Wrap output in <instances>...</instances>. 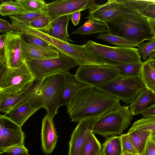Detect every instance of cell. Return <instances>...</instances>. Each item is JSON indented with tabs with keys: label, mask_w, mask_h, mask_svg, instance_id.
Listing matches in <instances>:
<instances>
[{
	"label": "cell",
	"mask_w": 155,
	"mask_h": 155,
	"mask_svg": "<svg viewBox=\"0 0 155 155\" xmlns=\"http://www.w3.org/2000/svg\"><path fill=\"white\" fill-rule=\"evenodd\" d=\"M107 32L140 44L154 38L148 22L139 13L121 15L105 23Z\"/></svg>",
	"instance_id": "3957f363"
},
{
	"label": "cell",
	"mask_w": 155,
	"mask_h": 155,
	"mask_svg": "<svg viewBox=\"0 0 155 155\" xmlns=\"http://www.w3.org/2000/svg\"><path fill=\"white\" fill-rule=\"evenodd\" d=\"M107 30L105 23L91 18L86 21L84 24L71 35L79 34L90 35L97 33H107Z\"/></svg>",
	"instance_id": "7402d4cb"
},
{
	"label": "cell",
	"mask_w": 155,
	"mask_h": 155,
	"mask_svg": "<svg viewBox=\"0 0 155 155\" xmlns=\"http://www.w3.org/2000/svg\"><path fill=\"white\" fill-rule=\"evenodd\" d=\"M122 155H136L127 152H126L122 154Z\"/></svg>",
	"instance_id": "681fc988"
},
{
	"label": "cell",
	"mask_w": 155,
	"mask_h": 155,
	"mask_svg": "<svg viewBox=\"0 0 155 155\" xmlns=\"http://www.w3.org/2000/svg\"><path fill=\"white\" fill-rule=\"evenodd\" d=\"M5 34L0 36V65L6 66L4 62Z\"/></svg>",
	"instance_id": "b9f144b4"
},
{
	"label": "cell",
	"mask_w": 155,
	"mask_h": 155,
	"mask_svg": "<svg viewBox=\"0 0 155 155\" xmlns=\"http://www.w3.org/2000/svg\"><path fill=\"white\" fill-rule=\"evenodd\" d=\"M151 133L149 131L137 130L128 131L127 133L131 141L139 155L142 153Z\"/></svg>",
	"instance_id": "cb8c5ba5"
},
{
	"label": "cell",
	"mask_w": 155,
	"mask_h": 155,
	"mask_svg": "<svg viewBox=\"0 0 155 155\" xmlns=\"http://www.w3.org/2000/svg\"><path fill=\"white\" fill-rule=\"evenodd\" d=\"M0 155H15L13 154L12 153L5 152L2 151L0 152ZM18 155H30L28 153H24L23 154H20Z\"/></svg>",
	"instance_id": "7dc6e473"
},
{
	"label": "cell",
	"mask_w": 155,
	"mask_h": 155,
	"mask_svg": "<svg viewBox=\"0 0 155 155\" xmlns=\"http://www.w3.org/2000/svg\"><path fill=\"white\" fill-rule=\"evenodd\" d=\"M147 61L155 70V54H152Z\"/></svg>",
	"instance_id": "bcb514c9"
},
{
	"label": "cell",
	"mask_w": 155,
	"mask_h": 155,
	"mask_svg": "<svg viewBox=\"0 0 155 155\" xmlns=\"http://www.w3.org/2000/svg\"><path fill=\"white\" fill-rule=\"evenodd\" d=\"M75 75L79 81L93 87L104 85L120 76L112 66L98 65L80 66Z\"/></svg>",
	"instance_id": "9c48e42d"
},
{
	"label": "cell",
	"mask_w": 155,
	"mask_h": 155,
	"mask_svg": "<svg viewBox=\"0 0 155 155\" xmlns=\"http://www.w3.org/2000/svg\"><path fill=\"white\" fill-rule=\"evenodd\" d=\"M50 23L49 18L46 15L38 17L27 24L33 28L45 32L49 28Z\"/></svg>",
	"instance_id": "d6a6232c"
},
{
	"label": "cell",
	"mask_w": 155,
	"mask_h": 155,
	"mask_svg": "<svg viewBox=\"0 0 155 155\" xmlns=\"http://www.w3.org/2000/svg\"><path fill=\"white\" fill-rule=\"evenodd\" d=\"M53 119L46 114L42 121L41 149L46 155L50 154L53 151L58 139Z\"/></svg>",
	"instance_id": "2e32d148"
},
{
	"label": "cell",
	"mask_w": 155,
	"mask_h": 155,
	"mask_svg": "<svg viewBox=\"0 0 155 155\" xmlns=\"http://www.w3.org/2000/svg\"><path fill=\"white\" fill-rule=\"evenodd\" d=\"M101 155H122V149L120 136L107 138L103 144Z\"/></svg>",
	"instance_id": "603a6c76"
},
{
	"label": "cell",
	"mask_w": 155,
	"mask_h": 155,
	"mask_svg": "<svg viewBox=\"0 0 155 155\" xmlns=\"http://www.w3.org/2000/svg\"><path fill=\"white\" fill-rule=\"evenodd\" d=\"M141 78L146 88L155 94V70L147 60L143 62Z\"/></svg>",
	"instance_id": "d4e9b609"
},
{
	"label": "cell",
	"mask_w": 155,
	"mask_h": 155,
	"mask_svg": "<svg viewBox=\"0 0 155 155\" xmlns=\"http://www.w3.org/2000/svg\"><path fill=\"white\" fill-rule=\"evenodd\" d=\"M101 144L92 132L88 137L82 155H101Z\"/></svg>",
	"instance_id": "f546056e"
},
{
	"label": "cell",
	"mask_w": 155,
	"mask_h": 155,
	"mask_svg": "<svg viewBox=\"0 0 155 155\" xmlns=\"http://www.w3.org/2000/svg\"><path fill=\"white\" fill-rule=\"evenodd\" d=\"M59 53L58 57L52 59L25 61L35 77V81L62 74L78 65L69 56L59 51Z\"/></svg>",
	"instance_id": "ba28073f"
},
{
	"label": "cell",
	"mask_w": 155,
	"mask_h": 155,
	"mask_svg": "<svg viewBox=\"0 0 155 155\" xmlns=\"http://www.w3.org/2000/svg\"><path fill=\"white\" fill-rule=\"evenodd\" d=\"M120 99L95 87L83 89L76 93L66 106L72 122L98 118L122 106Z\"/></svg>",
	"instance_id": "6da1fadb"
},
{
	"label": "cell",
	"mask_w": 155,
	"mask_h": 155,
	"mask_svg": "<svg viewBox=\"0 0 155 155\" xmlns=\"http://www.w3.org/2000/svg\"><path fill=\"white\" fill-rule=\"evenodd\" d=\"M86 48L102 59L108 66L141 62L137 48L130 47L110 46L88 40Z\"/></svg>",
	"instance_id": "277c9868"
},
{
	"label": "cell",
	"mask_w": 155,
	"mask_h": 155,
	"mask_svg": "<svg viewBox=\"0 0 155 155\" xmlns=\"http://www.w3.org/2000/svg\"><path fill=\"white\" fill-rule=\"evenodd\" d=\"M27 91L12 94H6L0 91V111L5 114L20 103L28 100Z\"/></svg>",
	"instance_id": "44dd1931"
},
{
	"label": "cell",
	"mask_w": 155,
	"mask_h": 155,
	"mask_svg": "<svg viewBox=\"0 0 155 155\" xmlns=\"http://www.w3.org/2000/svg\"><path fill=\"white\" fill-rule=\"evenodd\" d=\"M11 31H19L17 28L8 21L0 19V32L6 33Z\"/></svg>",
	"instance_id": "f35d334b"
},
{
	"label": "cell",
	"mask_w": 155,
	"mask_h": 155,
	"mask_svg": "<svg viewBox=\"0 0 155 155\" xmlns=\"http://www.w3.org/2000/svg\"><path fill=\"white\" fill-rule=\"evenodd\" d=\"M35 81V76L25 61L19 67H6L0 71V91L9 94L26 91Z\"/></svg>",
	"instance_id": "8992f818"
},
{
	"label": "cell",
	"mask_w": 155,
	"mask_h": 155,
	"mask_svg": "<svg viewBox=\"0 0 155 155\" xmlns=\"http://www.w3.org/2000/svg\"><path fill=\"white\" fill-rule=\"evenodd\" d=\"M21 45L22 57L25 61L48 60L59 56V51L52 46H44L28 43L21 38Z\"/></svg>",
	"instance_id": "9a60e30c"
},
{
	"label": "cell",
	"mask_w": 155,
	"mask_h": 155,
	"mask_svg": "<svg viewBox=\"0 0 155 155\" xmlns=\"http://www.w3.org/2000/svg\"><path fill=\"white\" fill-rule=\"evenodd\" d=\"M155 102V94L147 88L142 91L129 106L132 115L141 114L149 104Z\"/></svg>",
	"instance_id": "ffe728a7"
},
{
	"label": "cell",
	"mask_w": 155,
	"mask_h": 155,
	"mask_svg": "<svg viewBox=\"0 0 155 155\" xmlns=\"http://www.w3.org/2000/svg\"><path fill=\"white\" fill-rule=\"evenodd\" d=\"M81 11H79L73 13L71 14V20L74 26L78 25L81 18Z\"/></svg>",
	"instance_id": "ee69618b"
},
{
	"label": "cell",
	"mask_w": 155,
	"mask_h": 155,
	"mask_svg": "<svg viewBox=\"0 0 155 155\" xmlns=\"http://www.w3.org/2000/svg\"><path fill=\"white\" fill-rule=\"evenodd\" d=\"M138 47L140 56L143 60H145L155 51V38L147 42L140 44Z\"/></svg>",
	"instance_id": "1f68e13d"
},
{
	"label": "cell",
	"mask_w": 155,
	"mask_h": 155,
	"mask_svg": "<svg viewBox=\"0 0 155 155\" xmlns=\"http://www.w3.org/2000/svg\"><path fill=\"white\" fill-rule=\"evenodd\" d=\"M154 53L155 54V52Z\"/></svg>",
	"instance_id": "f907efd6"
},
{
	"label": "cell",
	"mask_w": 155,
	"mask_h": 155,
	"mask_svg": "<svg viewBox=\"0 0 155 155\" xmlns=\"http://www.w3.org/2000/svg\"><path fill=\"white\" fill-rule=\"evenodd\" d=\"M121 100L127 104H131L137 96L146 88L140 77L120 76L107 84L95 87Z\"/></svg>",
	"instance_id": "52a82bcc"
},
{
	"label": "cell",
	"mask_w": 155,
	"mask_h": 155,
	"mask_svg": "<svg viewBox=\"0 0 155 155\" xmlns=\"http://www.w3.org/2000/svg\"><path fill=\"white\" fill-rule=\"evenodd\" d=\"M96 3L94 0H57L47 4L45 12L51 23L61 16L89 9Z\"/></svg>",
	"instance_id": "8fae6325"
},
{
	"label": "cell",
	"mask_w": 155,
	"mask_h": 155,
	"mask_svg": "<svg viewBox=\"0 0 155 155\" xmlns=\"http://www.w3.org/2000/svg\"><path fill=\"white\" fill-rule=\"evenodd\" d=\"M25 133L21 127L5 115H0V152L8 148L24 145Z\"/></svg>",
	"instance_id": "7c38bea8"
},
{
	"label": "cell",
	"mask_w": 155,
	"mask_h": 155,
	"mask_svg": "<svg viewBox=\"0 0 155 155\" xmlns=\"http://www.w3.org/2000/svg\"><path fill=\"white\" fill-rule=\"evenodd\" d=\"M38 109L32 108L30 101L28 99L19 104L5 115L21 127Z\"/></svg>",
	"instance_id": "d6986e66"
},
{
	"label": "cell",
	"mask_w": 155,
	"mask_h": 155,
	"mask_svg": "<svg viewBox=\"0 0 155 155\" xmlns=\"http://www.w3.org/2000/svg\"><path fill=\"white\" fill-rule=\"evenodd\" d=\"M150 137L152 139L155 141V130L151 132Z\"/></svg>",
	"instance_id": "c3c4849f"
},
{
	"label": "cell",
	"mask_w": 155,
	"mask_h": 155,
	"mask_svg": "<svg viewBox=\"0 0 155 155\" xmlns=\"http://www.w3.org/2000/svg\"><path fill=\"white\" fill-rule=\"evenodd\" d=\"M97 119L91 118L78 123L71 135L68 155H82L88 137Z\"/></svg>",
	"instance_id": "5bb4252c"
},
{
	"label": "cell",
	"mask_w": 155,
	"mask_h": 155,
	"mask_svg": "<svg viewBox=\"0 0 155 155\" xmlns=\"http://www.w3.org/2000/svg\"><path fill=\"white\" fill-rule=\"evenodd\" d=\"M141 130L150 132L155 130V116L138 120L135 122L128 131Z\"/></svg>",
	"instance_id": "4dcf8cb0"
},
{
	"label": "cell",
	"mask_w": 155,
	"mask_h": 155,
	"mask_svg": "<svg viewBox=\"0 0 155 155\" xmlns=\"http://www.w3.org/2000/svg\"><path fill=\"white\" fill-rule=\"evenodd\" d=\"M133 119L129 106L123 105L97 118L92 133L103 137L120 135Z\"/></svg>",
	"instance_id": "5b68a950"
},
{
	"label": "cell",
	"mask_w": 155,
	"mask_h": 155,
	"mask_svg": "<svg viewBox=\"0 0 155 155\" xmlns=\"http://www.w3.org/2000/svg\"><path fill=\"white\" fill-rule=\"evenodd\" d=\"M2 151L10 153L15 155L28 153V149L24 145L13 146L6 149Z\"/></svg>",
	"instance_id": "60d3db41"
},
{
	"label": "cell",
	"mask_w": 155,
	"mask_h": 155,
	"mask_svg": "<svg viewBox=\"0 0 155 155\" xmlns=\"http://www.w3.org/2000/svg\"><path fill=\"white\" fill-rule=\"evenodd\" d=\"M63 79L62 73L35 81V83H33L27 91L28 100L30 101L32 107L38 109L44 108L47 111V114L53 118L60 107Z\"/></svg>",
	"instance_id": "7a4b0ae2"
},
{
	"label": "cell",
	"mask_w": 155,
	"mask_h": 155,
	"mask_svg": "<svg viewBox=\"0 0 155 155\" xmlns=\"http://www.w3.org/2000/svg\"><path fill=\"white\" fill-rule=\"evenodd\" d=\"M24 12H40L45 11L47 4L43 0H16Z\"/></svg>",
	"instance_id": "83f0119b"
},
{
	"label": "cell",
	"mask_w": 155,
	"mask_h": 155,
	"mask_svg": "<svg viewBox=\"0 0 155 155\" xmlns=\"http://www.w3.org/2000/svg\"><path fill=\"white\" fill-rule=\"evenodd\" d=\"M88 12L87 19L94 18L105 23L121 15L139 13L129 8L125 0H108L102 4L96 3L89 9Z\"/></svg>",
	"instance_id": "30bf717a"
},
{
	"label": "cell",
	"mask_w": 155,
	"mask_h": 155,
	"mask_svg": "<svg viewBox=\"0 0 155 155\" xmlns=\"http://www.w3.org/2000/svg\"><path fill=\"white\" fill-rule=\"evenodd\" d=\"M62 74L64 79L61 96L60 106H67L76 93L83 89L91 87L79 81L75 75L70 74L68 71Z\"/></svg>",
	"instance_id": "e0dca14e"
},
{
	"label": "cell",
	"mask_w": 155,
	"mask_h": 155,
	"mask_svg": "<svg viewBox=\"0 0 155 155\" xmlns=\"http://www.w3.org/2000/svg\"><path fill=\"white\" fill-rule=\"evenodd\" d=\"M147 21L150 26L151 33L155 38V19L143 16Z\"/></svg>",
	"instance_id": "f6af8a7d"
},
{
	"label": "cell",
	"mask_w": 155,
	"mask_h": 155,
	"mask_svg": "<svg viewBox=\"0 0 155 155\" xmlns=\"http://www.w3.org/2000/svg\"><path fill=\"white\" fill-rule=\"evenodd\" d=\"M21 38L25 41L28 43L44 46H51L39 38L31 35L23 33L21 36Z\"/></svg>",
	"instance_id": "8d00e7d4"
},
{
	"label": "cell",
	"mask_w": 155,
	"mask_h": 155,
	"mask_svg": "<svg viewBox=\"0 0 155 155\" xmlns=\"http://www.w3.org/2000/svg\"><path fill=\"white\" fill-rule=\"evenodd\" d=\"M22 34L20 31H11L5 34L4 62L7 67H18L25 61L23 58L21 45Z\"/></svg>",
	"instance_id": "4fadbf2b"
},
{
	"label": "cell",
	"mask_w": 155,
	"mask_h": 155,
	"mask_svg": "<svg viewBox=\"0 0 155 155\" xmlns=\"http://www.w3.org/2000/svg\"><path fill=\"white\" fill-rule=\"evenodd\" d=\"M140 155H155V141L152 138L150 135L148 138L144 149Z\"/></svg>",
	"instance_id": "74e56055"
},
{
	"label": "cell",
	"mask_w": 155,
	"mask_h": 155,
	"mask_svg": "<svg viewBox=\"0 0 155 155\" xmlns=\"http://www.w3.org/2000/svg\"><path fill=\"white\" fill-rule=\"evenodd\" d=\"M143 62L113 66L123 77L134 78L141 76Z\"/></svg>",
	"instance_id": "4316f807"
},
{
	"label": "cell",
	"mask_w": 155,
	"mask_h": 155,
	"mask_svg": "<svg viewBox=\"0 0 155 155\" xmlns=\"http://www.w3.org/2000/svg\"><path fill=\"white\" fill-rule=\"evenodd\" d=\"M127 6L133 10L139 12L146 8L149 4L155 0H125Z\"/></svg>",
	"instance_id": "e575fe53"
},
{
	"label": "cell",
	"mask_w": 155,
	"mask_h": 155,
	"mask_svg": "<svg viewBox=\"0 0 155 155\" xmlns=\"http://www.w3.org/2000/svg\"><path fill=\"white\" fill-rule=\"evenodd\" d=\"M71 15L61 16L50 23L49 28L45 33L48 35L65 42L74 41L68 32V26Z\"/></svg>",
	"instance_id": "ac0fdd59"
},
{
	"label": "cell",
	"mask_w": 155,
	"mask_h": 155,
	"mask_svg": "<svg viewBox=\"0 0 155 155\" xmlns=\"http://www.w3.org/2000/svg\"><path fill=\"white\" fill-rule=\"evenodd\" d=\"M97 38L117 46L134 48L138 47L140 44L136 41L127 39L108 33L100 34Z\"/></svg>",
	"instance_id": "484cf974"
},
{
	"label": "cell",
	"mask_w": 155,
	"mask_h": 155,
	"mask_svg": "<svg viewBox=\"0 0 155 155\" xmlns=\"http://www.w3.org/2000/svg\"><path fill=\"white\" fill-rule=\"evenodd\" d=\"M138 12L143 16L155 19V2L150 3L146 8Z\"/></svg>",
	"instance_id": "ab89813d"
},
{
	"label": "cell",
	"mask_w": 155,
	"mask_h": 155,
	"mask_svg": "<svg viewBox=\"0 0 155 155\" xmlns=\"http://www.w3.org/2000/svg\"><path fill=\"white\" fill-rule=\"evenodd\" d=\"M46 15L45 11L40 12H27L13 15L9 16L12 18L27 24H29L36 18Z\"/></svg>",
	"instance_id": "836d02e7"
},
{
	"label": "cell",
	"mask_w": 155,
	"mask_h": 155,
	"mask_svg": "<svg viewBox=\"0 0 155 155\" xmlns=\"http://www.w3.org/2000/svg\"><path fill=\"white\" fill-rule=\"evenodd\" d=\"M24 13H25L15 1L1 0L0 14L2 16H9Z\"/></svg>",
	"instance_id": "f1b7e54d"
},
{
	"label": "cell",
	"mask_w": 155,
	"mask_h": 155,
	"mask_svg": "<svg viewBox=\"0 0 155 155\" xmlns=\"http://www.w3.org/2000/svg\"><path fill=\"white\" fill-rule=\"evenodd\" d=\"M120 137L122 146V154L127 152L136 155H139L131 141L127 133L121 134Z\"/></svg>",
	"instance_id": "d590c367"
},
{
	"label": "cell",
	"mask_w": 155,
	"mask_h": 155,
	"mask_svg": "<svg viewBox=\"0 0 155 155\" xmlns=\"http://www.w3.org/2000/svg\"><path fill=\"white\" fill-rule=\"evenodd\" d=\"M143 118L155 116V102L147 107L141 113Z\"/></svg>",
	"instance_id": "7bdbcfd3"
}]
</instances>
